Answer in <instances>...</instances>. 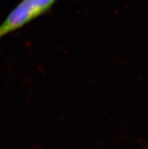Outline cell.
Instances as JSON below:
<instances>
[{
	"label": "cell",
	"instance_id": "cell-1",
	"mask_svg": "<svg viewBox=\"0 0 148 149\" xmlns=\"http://www.w3.org/2000/svg\"><path fill=\"white\" fill-rule=\"evenodd\" d=\"M58 0H21L0 24V40L46 14Z\"/></svg>",
	"mask_w": 148,
	"mask_h": 149
}]
</instances>
